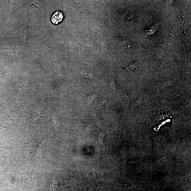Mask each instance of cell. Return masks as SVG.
Instances as JSON below:
<instances>
[{"instance_id":"cell-1","label":"cell","mask_w":191,"mask_h":191,"mask_svg":"<svg viewBox=\"0 0 191 191\" xmlns=\"http://www.w3.org/2000/svg\"><path fill=\"white\" fill-rule=\"evenodd\" d=\"M64 16L61 11H57L51 18L52 23L54 25H57L61 23L63 19Z\"/></svg>"}]
</instances>
